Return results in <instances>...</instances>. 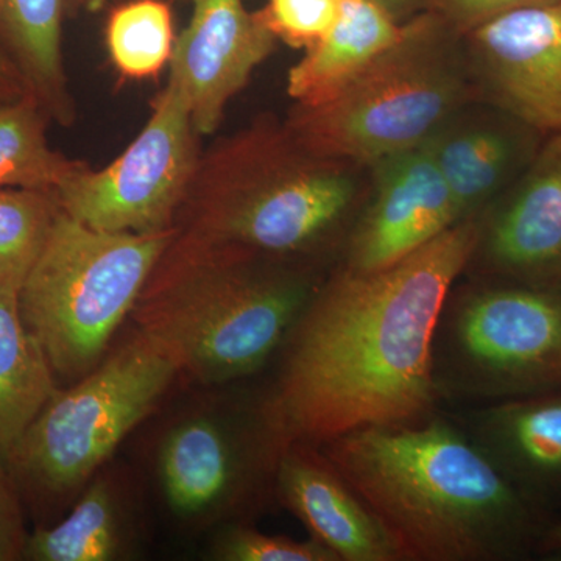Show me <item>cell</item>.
Segmentation results:
<instances>
[{"label": "cell", "instance_id": "cell-1", "mask_svg": "<svg viewBox=\"0 0 561 561\" xmlns=\"http://www.w3.org/2000/svg\"><path fill=\"white\" fill-rule=\"evenodd\" d=\"M479 236L481 217H470L389 267L342 265L321 280L284 343L286 359L265 408L279 451L432 415L440 397L435 331Z\"/></svg>", "mask_w": 561, "mask_h": 561}, {"label": "cell", "instance_id": "cell-2", "mask_svg": "<svg viewBox=\"0 0 561 561\" xmlns=\"http://www.w3.org/2000/svg\"><path fill=\"white\" fill-rule=\"evenodd\" d=\"M402 561H511L540 552L541 507L474 438L438 416L323 443Z\"/></svg>", "mask_w": 561, "mask_h": 561}, {"label": "cell", "instance_id": "cell-3", "mask_svg": "<svg viewBox=\"0 0 561 561\" xmlns=\"http://www.w3.org/2000/svg\"><path fill=\"white\" fill-rule=\"evenodd\" d=\"M312 265L267 260L176 230L131 316L197 381L260 371L284 346L321 284Z\"/></svg>", "mask_w": 561, "mask_h": 561}, {"label": "cell", "instance_id": "cell-4", "mask_svg": "<svg viewBox=\"0 0 561 561\" xmlns=\"http://www.w3.org/2000/svg\"><path fill=\"white\" fill-rule=\"evenodd\" d=\"M348 162L312 153L262 119L202 151L176 216L183 234L267 260L312 265L341 241L359 197Z\"/></svg>", "mask_w": 561, "mask_h": 561}, {"label": "cell", "instance_id": "cell-5", "mask_svg": "<svg viewBox=\"0 0 561 561\" xmlns=\"http://www.w3.org/2000/svg\"><path fill=\"white\" fill-rule=\"evenodd\" d=\"M476 91L463 36L430 10L337 94L295 103L284 124L319 157L373 165L430 140Z\"/></svg>", "mask_w": 561, "mask_h": 561}, {"label": "cell", "instance_id": "cell-6", "mask_svg": "<svg viewBox=\"0 0 561 561\" xmlns=\"http://www.w3.org/2000/svg\"><path fill=\"white\" fill-rule=\"evenodd\" d=\"M175 234L94 230L61 209L20 290L22 320L54 373L80 379L101 364Z\"/></svg>", "mask_w": 561, "mask_h": 561}, {"label": "cell", "instance_id": "cell-7", "mask_svg": "<svg viewBox=\"0 0 561 561\" xmlns=\"http://www.w3.org/2000/svg\"><path fill=\"white\" fill-rule=\"evenodd\" d=\"M434 378L440 397L504 401L561 390V283L489 276L449 291Z\"/></svg>", "mask_w": 561, "mask_h": 561}, {"label": "cell", "instance_id": "cell-8", "mask_svg": "<svg viewBox=\"0 0 561 561\" xmlns=\"http://www.w3.org/2000/svg\"><path fill=\"white\" fill-rule=\"evenodd\" d=\"M180 368L138 334L68 390H57L5 460L16 485L62 496L90 481L168 391Z\"/></svg>", "mask_w": 561, "mask_h": 561}, {"label": "cell", "instance_id": "cell-9", "mask_svg": "<svg viewBox=\"0 0 561 561\" xmlns=\"http://www.w3.org/2000/svg\"><path fill=\"white\" fill-rule=\"evenodd\" d=\"M198 139L183 95L168 83L124 153L98 171L79 161L55 190L58 203L94 230H171L201 160Z\"/></svg>", "mask_w": 561, "mask_h": 561}, {"label": "cell", "instance_id": "cell-10", "mask_svg": "<svg viewBox=\"0 0 561 561\" xmlns=\"http://www.w3.org/2000/svg\"><path fill=\"white\" fill-rule=\"evenodd\" d=\"M463 38L491 108L542 136L561 133V0L507 11Z\"/></svg>", "mask_w": 561, "mask_h": 561}, {"label": "cell", "instance_id": "cell-11", "mask_svg": "<svg viewBox=\"0 0 561 561\" xmlns=\"http://www.w3.org/2000/svg\"><path fill=\"white\" fill-rule=\"evenodd\" d=\"M276 43L243 0H192L190 24L173 46L168 83L183 95L201 138L219 130L228 103Z\"/></svg>", "mask_w": 561, "mask_h": 561}, {"label": "cell", "instance_id": "cell-12", "mask_svg": "<svg viewBox=\"0 0 561 561\" xmlns=\"http://www.w3.org/2000/svg\"><path fill=\"white\" fill-rule=\"evenodd\" d=\"M373 168L375 190L346 241L343 265L356 272L389 267L461 220L426 142Z\"/></svg>", "mask_w": 561, "mask_h": 561}, {"label": "cell", "instance_id": "cell-13", "mask_svg": "<svg viewBox=\"0 0 561 561\" xmlns=\"http://www.w3.org/2000/svg\"><path fill=\"white\" fill-rule=\"evenodd\" d=\"M474 257L491 278L561 283V133L491 203Z\"/></svg>", "mask_w": 561, "mask_h": 561}, {"label": "cell", "instance_id": "cell-14", "mask_svg": "<svg viewBox=\"0 0 561 561\" xmlns=\"http://www.w3.org/2000/svg\"><path fill=\"white\" fill-rule=\"evenodd\" d=\"M276 483L286 507L339 561H402L382 524L323 453L306 443L280 449Z\"/></svg>", "mask_w": 561, "mask_h": 561}, {"label": "cell", "instance_id": "cell-15", "mask_svg": "<svg viewBox=\"0 0 561 561\" xmlns=\"http://www.w3.org/2000/svg\"><path fill=\"white\" fill-rule=\"evenodd\" d=\"M545 138L491 108L474 121L457 114L426 144L465 220L486 210L518 179Z\"/></svg>", "mask_w": 561, "mask_h": 561}, {"label": "cell", "instance_id": "cell-16", "mask_svg": "<svg viewBox=\"0 0 561 561\" xmlns=\"http://www.w3.org/2000/svg\"><path fill=\"white\" fill-rule=\"evenodd\" d=\"M474 442L526 496L561 491V390L496 401L478 415Z\"/></svg>", "mask_w": 561, "mask_h": 561}, {"label": "cell", "instance_id": "cell-17", "mask_svg": "<svg viewBox=\"0 0 561 561\" xmlns=\"http://www.w3.org/2000/svg\"><path fill=\"white\" fill-rule=\"evenodd\" d=\"M69 0H0V47L51 124L70 128L77 103L62 54Z\"/></svg>", "mask_w": 561, "mask_h": 561}, {"label": "cell", "instance_id": "cell-18", "mask_svg": "<svg viewBox=\"0 0 561 561\" xmlns=\"http://www.w3.org/2000/svg\"><path fill=\"white\" fill-rule=\"evenodd\" d=\"M401 25L371 0H341L334 25L289 70L287 94L316 105L337 94L398 39Z\"/></svg>", "mask_w": 561, "mask_h": 561}, {"label": "cell", "instance_id": "cell-19", "mask_svg": "<svg viewBox=\"0 0 561 561\" xmlns=\"http://www.w3.org/2000/svg\"><path fill=\"white\" fill-rule=\"evenodd\" d=\"M241 457L216 420L194 416L176 424L160 449V478L169 507L197 516L224 504L241 481Z\"/></svg>", "mask_w": 561, "mask_h": 561}, {"label": "cell", "instance_id": "cell-20", "mask_svg": "<svg viewBox=\"0 0 561 561\" xmlns=\"http://www.w3.org/2000/svg\"><path fill=\"white\" fill-rule=\"evenodd\" d=\"M57 390L49 360L22 320L20 290L0 286V460L3 463Z\"/></svg>", "mask_w": 561, "mask_h": 561}, {"label": "cell", "instance_id": "cell-21", "mask_svg": "<svg viewBox=\"0 0 561 561\" xmlns=\"http://www.w3.org/2000/svg\"><path fill=\"white\" fill-rule=\"evenodd\" d=\"M122 551L119 505L108 482L95 481L62 522L28 534L22 560L110 561Z\"/></svg>", "mask_w": 561, "mask_h": 561}, {"label": "cell", "instance_id": "cell-22", "mask_svg": "<svg viewBox=\"0 0 561 561\" xmlns=\"http://www.w3.org/2000/svg\"><path fill=\"white\" fill-rule=\"evenodd\" d=\"M50 124L28 95L0 102V187L55 191L79 164L50 146Z\"/></svg>", "mask_w": 561, "mask_h": 561}, {"label": "cell", "instance_id": "cell-23", "mask_svg": "<svg viewBox=\"0 0 561 561\" xmlns=\"http://www.w3.org/2000/svg\"><path fill=\"white\" fill-rule=\"evenodd\" d=\"M105 39L122 79H157L171 62L175 46L171 7L162 0L122 3L111 11Z\"/></svg>", "mask_w": 561, "mask_h": 561}, {"label": "cell", "instance_id": "cell-24", "mask_svg": "<svg viewBox=\"0 0 561 561\" xmlns=\"http://www.w3.org/2000/svg\"><path fill=\"white\" fill-rule=\"evenodd\" d=\"M60 213L55 191L0 187V286L21 290Z\"/></svg>", "mask_w": 561, "mask_h": 561}, {"label": "cell", "instance_id": "cell-25", "mask_svg": "<svg viewBox=\"0 0 561 561\" xmlns=\"http://www.w3.org/2000/svg\"><path fill=\"white\" fill-rule=\"evenodd\" d=\"M339 9L341 0H267L256 14L276 41L308 50L331 31Z\"/></svg>", "mask_w": 561, "mask_h": 561}, {"label": "cell", "instance_id": "cell-26", "mask_svg": "<svg viewBox=\"0 0 561 561\" xmlns=\"http://www.w3.org/2000/svg\"><path fill=\"white\" fill-rule=\"evenodd\" d=\"M214 557L224 561H339L321 542L265 535L249 527L225 530L214 545Z\"/></svg>", "mask_w": 561, "mask_h": 561}, {"label": "cell", "instance_id": "cell-27", "mask_svg": "<svg viewBox=\"0 0 561 561\" xmlns=\"http://www.w3.org/2000/svg\"><path fill=\"white\" fill-rule=\"evenodd\" d=\"M548 0H434L431 11L448 22L461 36L507 11Z\"/></svg>", "mask_w": 561, "mask_h": 561}, {"label": "cell", "instance_id": "cell-28", "mask_svg": "<svg viewBox=\"0 0 561 561\" xmlns=\"http://www.w3.org/2000/svg\"><path fill=\"white\" fill-rule=\"evenodd\" d=\"M27 537L20 491L9 468L0 460V561L22 560Z\"/></svg>", "mask_w": 561, "mask_h": 561}, {"label": "cell", "instance_id": "cell-29", "mask_svg": "<svg viewBox=\"0 0 561 561\" xmlns=\"http://www.w3.org/2000/svg\"><path fill=\"white\" fill-rule=\"evenodd\" d=\"M371 2L383 13L389 14L391 20L402 25L424 11H430L434 0H371Z\"/></svg>", "mask_w": 561, "mask_h": 561}, {"label": "cell", "instance_id": "cell-30", "mask_svg": "<svg viewBox=\"0 0 561 561\" xmlns=\"http://www.w3.org/2000/svg\"><path fill=\"white\" fill-rule=\"evenodd\" d=\"M24 95L25 91L20 76L11 65L5 51L0 47V102L16 101Z\"/></svg>", "mask_w": 561, "mask_h": 561}, {"label": "cell", "instance_id": "cell-31", "mask_svg": "<svg viewBox=\"0 0 561 561\" xmlns=\"http://www.w3.org/2000/svg\"><path fill=\"white\" fill-rule=\"evenodd\" d=\"M561 551V522L553 524L546 530L540 546V553Z\"/></svg>", "mask_w": 561, "mask_h": 561}, {"label": "cell", "instance_id": "cell-32", "mask_svg": "<svg viewBox=\"0 0 561 561\" xmlns=\"http://www.w3.org/2000/svg\"><path fill=\"white\" fill-rule=\"evenodd\" d=\"M106 0H69V13L72 10H83L95 13L105 7Z\"/></svg>", "mask_w": 561, "mask_h": 561}]
</instances>
